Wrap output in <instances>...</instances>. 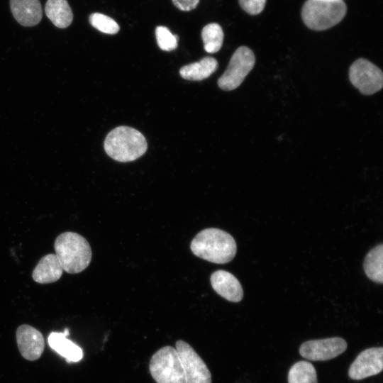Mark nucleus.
Listing matches in <instances>:
<instances>
[{
  "mask_svg": "<svg viewBox=\"0 0 383 383\" xmlns=\"http://www.w3.org/2000/svg\"><path fill=\"white\" fill-rule=\"evenodd\" d=\"M190 248L196 256L216 264L229 262L237 250L233 236L215 228L201 231L192 240Z\"/></svg>",
  "mask_w": 383,
  "mask_h": 383,
  "instance_id": "obj_1",
  "label": "nucleus"
},
{
  "mask_svg": "<svg viewBox=\"0 0 383 383\" xmlns=\"http://www.w3.org/2000/svg\"><path fill=\"white\" fill-rule=\"evenodd\" d=\"M54 248L63 271L70 274L82 272L91 260L89 243L82 235L74 232L60 234L55 240Z\"/></svg>",
  "mask_w": 383,
  "mask_h": 383,
  "instance_id": "obj_2",
  "label": "nucleus"
},
{
  "mask_svg": "<svg viewBox=\"0 0 383 383\" xmlns=\"http://www.w3.org/2000/svg\"><path fill=\"white\" fill-rule=\"evenodd\" d=\"M104 146L109 157L122 162L139 158L148 148L143 135L128 126H118L113 129L106 135Z\"/></svg>",
  "mask_w": 383,
  "mask_h": 383,
  "instance_id": "obj_3",
  "label": "nucleus"
},
{
  "mask_svg": "<svg viewBox=\"0 0 383 383\" xmlns=\"http://www.w3.org/2000/svg\"><path fill=\"white\" fill-rule=\"evenodd\" d=\"M346 12L343 0H307L302 7L301 17L308 28L323 30L338 24Z\"/></svg>",
  "mask_w": 383,
  "mask_h": 383,
  "instance_id": "obj_4",
  "label": "nucleus"
},
{
  "mask_svg": "<svg viewBox=\"0 0 383 383\" xmlns=\"http://www.w3.org/2000/svg\"><path fill=\"white\" fill-rule=\"evenodd\" d=\"M149 370L157 383H186L179 356L172 346H165L154 353Z\"/></svg>",
  "mask_w": 383,
  "mask_h": 383,
  "instance_id": "obj_5",
  "label": "nucleus"
},
{
  "mask_svg": "<svg viewBox=\"0 0 383 383\" xmlns=\"http://www.w3.org/2000/svg\"><path fill=\"white\" fill-rule=\"evenodd\" d=\"M253 52L248 47H239L232 55L228 66L218 80V87L225 91L236 89L255 65Z\"/></svg>",
  "mask_w": 383,
  "mask_h": 383,
  "instance_id": "obj_6",
  "label": "nucleus"
},
{
  "mask_svg": "<svg viewBox=\"0 0 383 383\" xmlns=\"http://www.w3.org/2000/svg\"><path fill=\"white\" fill-rule=\"evenodd\" d=\"M349 78L353 85L365 95L377 92L383 85L382 70L363 58L357 59L351 65Z\"/></svg>",
  "mask_w": 383,
  "mask_h": 383,
  "instance_id": "obj_7",
  "label": "nucleus"
},
{
  "mask_svg": "<svg viewBox=\"0 0 383 383\" xmlns=\"http://www.w3.org/2000/svg\"><path fill=\"white\" fill-rule=\"evenodd\" d=\"M175 345L186 383H211V374L207 365L192 347L182 340H177Z\"/></svg>",
  "mask_w": 383,
  "mask_h": 383,
  "instance_id": "obj_8",
  "label": "nucleus"
},
{
  "mask_svg": "<svg viewBox=\"0 0 383 383\" xmlns=\"http://www.w3.org/2000/svg\"><path fill=\"white\" fill-rule=\"evenodd\" d=\"M346 341L340 337L311 340L303 343L300 355L309 360L325 361L336 357L345 351Z\"/></svg>",
  "mask_w": 383,
  "mask_h": 383,
  "instance_id": "obj_9",
  "label": "nucleus"
},
{
  "mask_svg": "<svg viewBox=\"0 0 383 383\" xmlns=\"http://www.w3.org/2000/svg\"><path fill=\"white\" fill-rule=\"evenodd\" d=\"M383 369V348H370L362 351L348 370L349 377L360 380L379 374Z\"/></svg>",
  "mask_w": 383,
  "mask_h": 383,
  "instance_id": "obj_10",
  "label": "nucleus"
},
{
  "mask_svg": "<svg viewBox=\"0 0 383 383\" xmlns=\"http://www.w3.org/2000/svg\"><path fill=\"white\" fill-rule=\"evenodd\" d=\"M16 342L21 355L28 360H36L42 355L45 340L42 333L34 327L23 324L16 331Z\"/></svg>",
  "mask_w": 383,
  "mask_h": 383,
  "instance_id": "obj_11",
  "label": "nucleus"
},
{
  "mask_svg": "<svg viewBox=\"0 0 383 383\" xmlns=\"http://www.w3.org/2000/svg\"><path fill=\"white\" fill-rule=\"evenodd\" d=\"M213 290L223 298L231 302H239L243 296V291L238 279L231 273L218 270L210 277Z\"/></svg>",
  "mask_w": 383,
  "mask_h": 383,
  "instance_id": "obj_12",
  "label": "nucleus"
},
{
  "mask_svg": "<svg viewBox=\"0 0 383 383\" xmlns=\"http://www.w3.org/2000/svg\"><path fill=\"white\" fill-rule=\"evenodd\" d=\"M14 18L23 26H34L42 18V6L39 0H10Z\"/></svg>",
  "mask_w": 383,
  "mask_h": 383,
  "instance_id": "obj_13",
  "label": "nucleus"
},
{
  "mask_svg": "<svg viewBox=\"0 0 383 383\" xmlns=\"http://www.w3.org/2000/svg\"><path fill=\"white\" fill-rule=\"evenodd\" d=\"M63 269L55 254L50 253L40 258L32 272L33 280L39 284L55 282L62 277Z\"/></svg>",
  "mask_w": 383,
  "mask_h": 383,
  "instance_id": "obj_14",
  "label": "nucleus"
},
{
  "mask_svg": "<svg viewBox=\"0 0 383 383\" xmlns=\"http://www.w3.org/2000/svg\"><path fill=\"white\" fill-rule=\"evenodd\" d=\"M49 346L68 362H76L83 357L80 347L67 338L64 333L52 332L48 337Z\"/></svg>",
  "mask_w": 383,
  "mask_h": 383,
  "instance_id": "obj_15",
  "label": "nucleus"
},
{
  "mask_svg": "<svg viewBox=\"0 0 383 383\" xmlns=\"http://www.w3.org/2000/svg\"><path fill=\"white\" fill-rule=\"evenodd\" d=\"M45 11L47 17L57 28H67L72 22V11L67 0H48Z\"/></svg>",
  "mask_w": 383,
  "mask_h": 383,
  "instance_id": "obj_16",
  "label": "nucleus"
},
{
  "mask_svg": "<svg viewBox=\"0 0 383 383\" xmlns=\"http://www.w3.org/2000/svg\"><path fill=\"white\" fill-rule=\"evenodd\" d=\"M217 67L218 62L215 58L205 57L197 62L182 67L179 70V74L185 79L201 81L213 74Z\"/></svg>",
  "mask_w": 383,
  "mask_h": 383,
  "instance_id": "obj_17",
  "label": "nucleus"
},
{
  "mask_svg": "<svg viewBox=\"0 0 383 383\" xmlns=\"http://www.w3.org/2000/svg\"><path fill=\"white\" fill-rule=\"evenodd\" d=\"M383 245L379 244L372 249L364 261V271L368 278L374 282H383Z\"/></svg>",
  "mask_w": 383,
  "mask_h": 383,
  "instance_id": "obj_18",
  "label": "nucleus"
},
{
  "mask_svg": "<svg viewBox=\"0 0 383 383\" xmlns=\"http://www.w3.org/2000/svg\"><path fill=\"white\" fill-rule=\"evenodd\" d=\"M288 383H318L313 365L307 361L294 364L288 373Z\"/></svg>",
  "mask_w": 383,
  "mask_h": 383,
  "instance_id": "obj_19",
  "label": "nucleus"
},
{
  "mask_svg": "<svg viewBox=\"0 0 383 383\" xmlns=\"http://www.w3.org/2000/svg\"><path fill=\"white\" fill-rule=\"evenodd\" d=\"M201 38L204 49L207 52H217L220 50L223 42L222 28L216 23L207 24L202 29Z\"/></svg>",
  "mask_w": 383,
  "mask_h": 383,
  "instance_id": "obj_20",
  "label": "nucleus"
},
{
  "mask_svg": "<svg viewBox=\"0 0 383 383\" xmlns=\"http://www.w3.org/2000/svg\"><path fill=\"white\" fill-rule=\"evenodd\" d=\"M89 21L94 28L106 34H116L120 29L118 24L113 18L103 13H91Z\"/></svg>",
  "mask_w": 383,
  "mask_h": 383,
  "instance_id": "obj_21",
  "label": "nucleus"
},
{
  "mask_svg": "<svg viewBox=\"0 0 383 383\" xmlns=\"http://www.w3.org/2000/svg\"><path fill=\"white\" fill-rule=\"evenodd\" d=\"M159 48L165 51H171L177 47L178 36L173 35L165 26H157L155 30Z\"/></svg>",
  "mask_w": 383,
  "mask_h": 383,
  "instance_id": "obj_22",
  "label": "nucleus"
},
{
  "mask_svg": "<svg viewBox=\"0 0 383 383\" xmlns=\"http://www.w3.org/2000/svg\"><path fill=\"white\" fill-rule=\"evenodd\" d=\"M266 0H239L241 8L250 15H256L262 12Z\"/></svg>",
  "mask_w": 383,
  "mask_h": 383,
  "instance_id": "obj_23",
  "label": "nucleus"
},
{
  "mask_svg": "<svg viewBox=\"0 0 383 383\" xmlns=\"http://www.w3.org/2000/svg\"><path fill=\"white\" fill-rule=\"evenodd\" d=\"M174 5L179 9L184 11H189L194 9L199 0H172Z\"/></svg>",
  "mask_w": 383,
  "mask_h": 383,
  "instance_id": "obj_24",
  "label": "nucleus"
},
{
  "mask_svg": "<svg viewBox=\"0 0 383 383\" xmlns=\"http://www.w3.org/2000/svg\"><path fill=\"white\" fill-rule=\"evenodd\" d=\"M67 336L69 335V330L67 328L65 329L63 332Z\"/></svg>",
  "mask_w": 383,
  "mask_h": 383,
  "instance_id": "obj_25",
  "label": "nucleus"
}]
</instances>
